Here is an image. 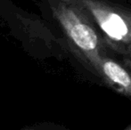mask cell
Masks as SVG:
<instances>
[{
  "instance_id": "4",
  "label": "cell",
  "mask_w": 131,
  "mask_h": 130,
  "mask_svg": "<svg viewBox=\"0 0 131 130\" xmlns=\"http://www.w3.org/2000/svg\"><path fill=\"white\" fill-rule=\"evenodd\" d=\"M126 130H131V126H128V127H127Z\"/></svg>"
},
{
  "instance_id": "3",
  "label": "cell",
  "mask_w": 131,
  "mask_h": 130,
  "mask_svg": "<svg viewBox=\"0 0 131 130\" xmlns=\"http://www.w3.org/2000/svg\"><path fill=\"white\" fill-rule=\"evenodd\" d=\"M98 76L116 91L131 96V76L121 64L106 55L103 56L98 69Z\"/></svg>"
},
{
  "instance_id": "5",
  "label": "cell",
  "mask_w": 131,
  "mask_h": 130,
  "mask_svg": "<svg viewBox=\"0 0 131 130\" xmlns=\"http://www.w3.org/2000/svg\"><path fill=\"white\" fill-rule=\"evenodd\" d=\"M129 56H130V57H131V54H130V55H129Z\"/></svg>"
},
{
  "instance_id": "1",
  "label": "cell",
  "mask_w": 131,
  "mask_h": 130,
  "mask_svg": "<svg viewBox=\"0 0 131 130\" xmlns=\"http://www.w3.org/2000/svg\"><path fill=\"white\" fill-rule=\"evenodd\" d=\"M55 17L81 57L98 75L104 45L89 14L75 0H59L53 6Z\"/></svg>"
},
{
  "instance_id": "2",
  "label": "cell",
  "mask_w": 131,
  "mask_h": 130,
  "mask_svg": "<svg viewBox=\"0 0 131 130\" xmlns=\"http://www.w3.org/2000/svg\"><path fill=\"white\" fill-rule=\"evenodd\" d=\"M98 26L112 50L131 54V10L105 0H75Z\"/></svg>"
}]
</instances>
